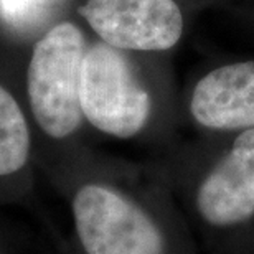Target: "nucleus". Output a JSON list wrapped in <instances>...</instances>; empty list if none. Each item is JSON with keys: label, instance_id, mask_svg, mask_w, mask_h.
<instances>
[{"label": "nucleus", "instance_id": "6", "mask_svg": "<svg viewBox=\"0 0 254 254\" xmlns=\"http://www.w3.org/2000/svg\"><path fill=\"white\" fill-rule=\"evenodd\" d=\"M191 116L216 130L254 129V62L225 64L198 81Z\"/></svg>", "mask_w": 254, "mask_h": 254}, {"label": "nucleus", "instance_id": "4", "mask_svg": "<svg viewBox=\"0 0 254 254\" xmlns=\"http://www.w3.org/2000/svg\"><path fill=\"white\" fill-rule=\"evenodd\" d=\"M79 13L118 50L164 52L179 43L184 17L174 0H88Z\"/></svg>", "mask_w": 254, "mask_h": 254}, {"label": "nucleus", "instance_id": "1", "mask_svg": "<svg viewBox=\"0 0 254 254\" xmlns=\"http://www.w3.org/2000/svg\"><path fill=\"white\" fill-rule=\"evenodd\" d=\"M86 52L83 33L69 22L55 25L33 48L27 73L30 106L37 124L53 139L71 135L84 118L79 89Z\"/></svg>", "mask_w": 254, "mask_h": 254}, {"label": "nucleus", "instance_id": "5", "mask_svg": "<svg viewBox=\"0 0 254 254\" xmlns=\"http://www.w3.org/2000/svg\"><path fill=\"white\" fill-rule=\"evenodd\" d=\"M198 213L213 226H235L254 216V129L243 130L201 182Z\"/></svg>", "mask_w": 254, "mask_h": 254}, {"label": "nucleus", "instance_id": "8", "mask_svg": "<svg viewBox=\"0 0 254 254\" xmlns=\"http://www.w3.org/2000/svg\"><path fill=\"white\" fill-rule=\"evenodd\" d=\"M58 0H0V17L12 27H28L43 20Z\"/></svg>", "mask_w": 254, "mask_h": 254}, {"label": "nucleus", "instance_id": "2", "mask_svg": "<svg viewBox=\"0 0 254 254\" xmlns=\"http://www.w3.org/2000/svg\"><path fill=\"white\" fill-rule=\"evenodd\" d=\"M101 42L88 48L81 71L83 116L104 134L129 139L150 116V96L123 53Z\"/></svg>", "mask_w": 254, "mask_h": 254}, {"label": "nucleus", "instance_id": "3", "mask_svg": "<svg viewBox=\"0 0 254 254\" xmlns=\"http://www.w3.org/2000/svg\"><path fill=\"white\" fill-rule=\"evenodd\" d=\"M73 216L86 254H165L164 235L154 220L109 187H81Z\"/></svg>", "mask_w": 254, "mask_h": 254}, {"label": "nucleus", "instance_id": "7", "mask_svg": "<svg viewBox=\"0 0 254 254\" xmlns=\"http://www.w3.org/2000/svg\"><path fill=\"white\" fill-rule=\"evenodd\" d=\"M28 155V124L13 96L0 86V177L18 172Z\"/></svg>", "mask_w": 254, "mask_h": 254}]
</instances>
